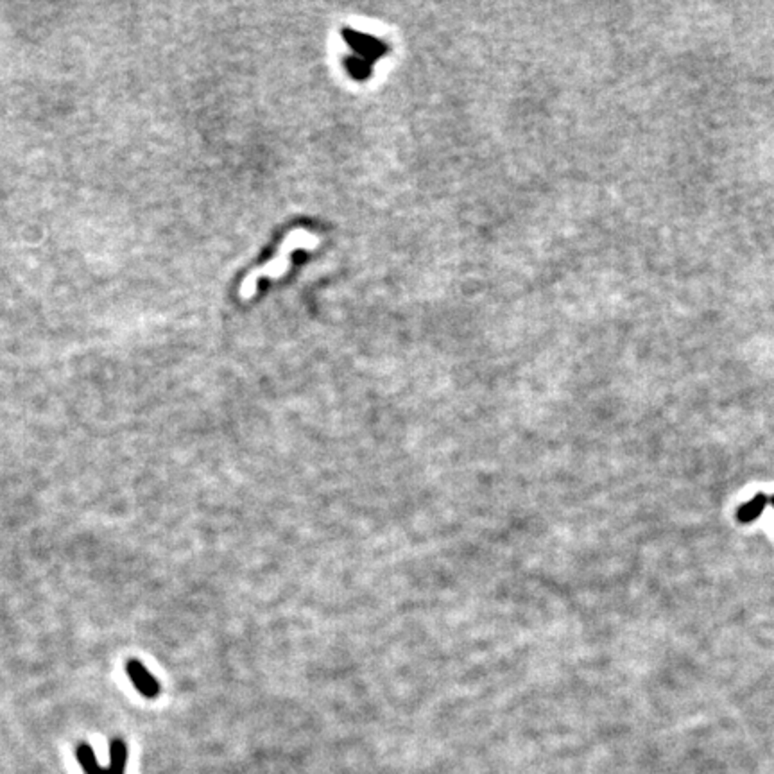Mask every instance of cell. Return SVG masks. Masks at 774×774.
<instances>
[{"label":"cell","mask_w":774,"mask_h":774,"mask_svg":"<svg viewBox=\"0 0 774 774\" xmlns=\"http://www.w3.org/2000/svg\"><path fill=\"white\" fill-rule=\"evenodd\" d=\"M767 504H769V497H767V495L764 493L755 495L753 500L748 502V504H744V506L739 509V513H737L740 524H751V522H755V520L762 515V511L766 509Z\"/></svg>","instance_id":"cell-2"},{"label":"cell","mask_w":774,"mask_h":774,"mask_svg":"<svg viewBox=\"0 0 774 774\" xmlns=\"http://www.w3.org/2000/svg\"><path fill=\"white\" fill-rule=\"evenodd\" d=\"M125 672L130 676V679L133 681L134 688L142 694L143 697L152 699L160 694V681L148 671V667L140 663L139 660H130L125 665Z\"/></svg>","instance_id":"cell-1"},{"label":"cell","mask_w":774,"mask_h":774,"mask_svg":"<svg viewBox=\"0 0 774 774\" xmlns=\"http://www.w3.org/2000/svg\"><path fill=\"white\" fill-rule=\"evenodd\" d=\"M109 773L124 774L125 762H127V748L121 739H113L109 744Z\"/></svg>","instance_id":"cell-4"},{"label":"cell","mask_w":774,"mask_h":774,"mask_svg":"<svg viewBox=\"0 0 774 774\" xmlns=\"http://www.w3.org/2000/svg\"><path fill=\"white\" fill-rule=\"evenodd\" d=\"M769 502H771V504H773V507H774V497H771V498H769Z\"/></svg>","instance_id":"cell-5"},{"label":"cell","mask_w":774,"mask_h":774,"mask_svg":"<svg viewBox=\"0 0 774 774\" xmlns=\"http://www.w3.org/2000/svg\"><path fill=\"white\" fill-rule=\"evenodd\" d=\"M78 762L81 764L85 774H112L109 769H104V767L99 766V762H97L91 748L88 744H85V742H81L78 746Z\"/></svg>","instance_id":"cell-3"}]
</instances>
